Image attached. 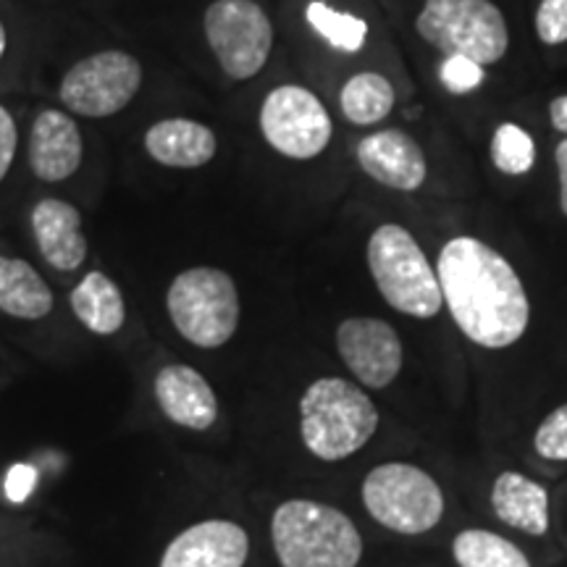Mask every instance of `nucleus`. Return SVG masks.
I'll list each match as a JSON object with an SVG mask.
<instances>
[{
  "label": "nucleus",
  "mask_w": 567,
  "mask_h": 567,
  "mask_svg": "<svg viewBox=\"0 0 567 567\" xmlns=\"http://www.w3.org/2000/svg\"><path fill=\"white\" fill-rule=\"evenodd\" d=\"M71 310L92 334L101 337L116 334L126 318L122 289L101 271H92L76 284V289L71 292Z\"/></svg>",
  "instance_id": "20"
},
{
  "label": "nucleus",
  "mask_w": 567,
  "mask_h": 567,
  "mask_svg": "<svg viewBox=\"0 0 567 567\" xmlns=\"http://www.w3.org/2000/svg\"><path fill=\"white\" fill-rule=\"evenodd\" d=\"M492 161L502 174H528L536 161L534 137H530L523 126H517L513 122L499 124L492 137Z\"/></svg>",
  "instance_id": "24"
},
{
  "label": "nucleus",
  "mask_w": 567,
  "mask_h": 567,
  "mask_svg": "<svg viewBox=\"0 0 567 567\" xmlns=\"http://www.w3.org/2000/svg\"><path fill=\"white\" fill-rule=\"evenodd\" d=\"M34 484H38V471L32 465L17 463L9 471V476H6V499L13 502V505H21L32 494Z\"/></svg>",
  "instance_id": "28"
},
{
  "label": "nucleus",
  "mask_w": 567,
  "mask_h": 567,
  "mask_svg": "<svg viewBox=\"0 0 567 567\" xmlns=\"http://www.w3.org/2000/svg\"><path fill=\"white\" fill-rule=\"evenodd\" d=\"M549 118H551V126H555L557 132L567 134V95H559L551 101Z\"/></svg>",
  "instance_id": "31"
},
{
  "label": "nucleus",
  "mask_w": 567,
  "mask_h": 567,
  "mask_svg": "<svg viewBox=\"0 0 567 567\" xmlns=\"http://www.w3.org/2000/svg\"><path fill=\"white\" fill-rule=\"evenodd\" d=\"M492 507L509 528L544 536L549 530V494L547 488L520 473H502L494 481Z\"/></svg>",
  "instance_id": "18"
},
{
  "label": "nucleus",
  "mask_w": 567,
  "mask_h": 567,
  "mask_svg": "<svg viewBox=\"0 0 567 567\" xmlns=\"http://www.w3.org/2000/svg\"><path fill=\"white\" fill-rule=\"evenodd\" d=\"M358 163L371 179L402 193H413L429 174L421 145L400 130L368 134L358 145Z\"/></svg>",
  "instance_id": "13"
},
{
  "label": "nucleus",
  "mask_w": 567,
  "mask_h": 567,
  "mask_svg": "<svg viewBox=\"0 0 567 567\" xmlns=\"http://www.w3.org/2000/svg\"><path fill=\"white\" fill-rule=\"evenodd\" d=\"M142 84V66L124 51H103L76 61L61 82V103L71 113L105 118L124 111Z\"/></svg>",
  "instance_id": "9"
},
{
  "label": "nucleus",
  "mask_w": 567,
  "mask_h": 567,
  "mask_svg": "<svg viewBox=\"0 0 567 567\" xmlns=\"http://www.w3.org/2000/svg\"><path fill=\"white\" fill-rule=\"evenodd\" d=\"M452 551L460 567H530L528 557L513 542L481 528L457 534Z\"/></svg>",
  "instance_id": "22"
},
{
  "label": "nucleus",
  "mask_w": 567,
  "mask_h": 567,
  "mask_svg": "<svg viewBox=\"0 0 567 567\" xmlns=\"http://www.w3.org/2000/svg\"><path fill=\"white\" fill-rule=\"evenodd\" d=\"M17 124H13V116L0 105V182L9 174L13 155H17Z\"/></svg>",
  "instance_id": "29"
},
{
  "label": "nucleus",
  "mask_w": 567,
  "mask_h": 567,
  "mask_svg": "<svg viewBox=\"0 0 567 567\" xmlns=\"http://www.w3.org/2000/svg\"><path fill=\"white\" fill-rule=\"evenodd\" d=\"M260 132L276 153L310 161L329 147L331 118L313 92L300 84H281L264 101Z\"/></svg>",
  "instance_id": "10"
},
{
  "label": "nucleus",
  "mask_w": 567,
  "mask_h": 567,
  "mask_svg": "<svg viewBox=\"0 0 567 567\" xmlns=\"http://www.w3.org/2000/svg\"><path fill=\"white\" fill-rule=\"evenodd\" d=\"M166 305L176 331L203 350L226 344L239 326L237 284L221 268L182 271L168 287Z\"/></svg>",
  "instance_id": "5"
},
{
  "label": "nucleus",
  "mask_w": 567,
  "mask_h": 567,
  "mask_svg": "<svg viewBox=\"0 0 567 567\" xmlns=\"http://www.w3.org/2000/svg\"><path fill=\"white\" fill-rule=\"evenodd\" d=\"M32 231L42 258L59 271H76L87 258V239L82 216L74 205L59 197H45L32 210Z\"/></svg>",
  "instance_id": "15"
},
{
  "label": "nucleus",
  "mask_w": 567,
  "mask_h": 567,
  "mask_svg": "<svg viewBox=\"0 0 567 567\" xmlns=\"http://www.w3.org/2000/svg\"><path fill=\"white\" fill-rule=\"evenodd\" d=\"M534 446L544 460H567V405L544 417L536 431Z\"/></svg>",
  "instance_id": "26"
},
{
  "label": "nucleus",
  "mask_w": 567,
  "mask_h": 567,
  "mask_svg": "<svg viewBox=\"0 0 567 567\" xmlns=\"http://www.w3.org/2000/svg\"><path fill=\"white\" fill-rule=\"evenodd\" d=\"M557 172H559V205H563V213L567 216V140L557 145Z\"/></svg>",
  "instance_id": "30"
},
{
  "label": "nucleus",
  "mask_w": 567,
  "mask_h": 567,
  "mask_svg": "<svg viewBox=\"0 0 567 567\" xmlns=\"http://www.w3.org/2000/svg\"><path fill=\"white\" fill-rule=\"evenodd\" d=\"M439 284L457 329L486 350H505L526 334L530 302L505 255L476 237L450 239L439 252Z\"/></svg>",
  "instance_id": "1"
},
{
  "label": "nucleus",
  "mask_w": 567,
  "mask_h": 567,
  "mask_svg": "<svg viewBox=\"0 0 567 567\" xmlns=\"http://www.w3.org/2000/svg\"><path fill=\"white\" fill-rule=\"evenodd\" d=\"M216 134L193 118H163L145 134V151L168 168H200L216 155Z\"/></svg>",
  "instance_id": "17"
},
{
  "label": "nucleus",
  "mask_w": 567,
  "mask_h": 567,
  "mask_svg": "<svg viewBox=\"0 0 567 567\" xmlns=\"http://www.w3.org/2000/svg\"><path fill=\"white\" fill-rule=\"evenodd\" d=\"M538 40L547 45L567 42V0H542L536 11Z\"/></svg>",
  "instance_id": "27"
},
{
  "label": "nucleus",
  "mask_w": 567,
  "mask_h": 567,
  "mask_svg": "<svg viewBox=\"0 0 567 567\" xmlns=\"http://www.w3.org/2000/svg\"><path fill=\"white\" fill-rule=\"evenodd\" d=\"M337 350L360 384L384 389L402 371L400 334L381 318H347L337 329Z\"/></svg>",
  "instance_id": "11"
},
{
  "label": "nucleus",
  "mask_w": 567,
  "mask_h": 567,
  "mask_svg": "<svg viewBox=\"0 0 567 567\" xmlns=\"http://www.w3.org/2000/svg\"><path fill=\"white\" fill-rule=\"evenodd\" d=\"M302 442L326 463L354 455L379 429L371 396L344 379H318L300 400Z\"/></svg>",
  "instance_id": "3"
},
{
  "label": "nucleus",
  "mask_w": 567,
  "mask_h": 567,
  "mask_svg": "<svg viewBox=\"0 0 567 567\" xmlns=\"http://www.w3.org/2000/svg\"><path fill=\"white\" fill-rule=\"evenodd\" d=\"M82 134L69 113L48 109L32 124L30 166L42 182H63L82 163Z\"/></svg>",
  "instance_id": "14"
},
{
  "label": "nucleus",
  "mask_w": 567,
  "mask_h": 567,
  "mask_svg": "<svg viewBox=\"0 0 567 567\" xmlns=\"http://www.w3.org/2000/svg\"><path fill=\"white\" fill-rule=\"evenodd\" d=\"M439 76H442V84L452 95H467V92L478 90L486 80L484 66L471 59H463V55H446L442 69H439Z\"/></svg>",
  "instance_id": "25"
},
{
  "label": "nucleus",
  "mask_w": 567,
  "mask_h": 567,
  "mask_svg": "<svg viewBox=\"0 0 567 567\" xmlns=\"http://www.w3.org/2000/svg\"><path fill=\"white\" fill-rule=\"evenodd\" d=\"M415 30L444 55H463L486 66L505 59L509 32L492 0H425Z\"/></svg>",
  "instance_id": "6"
},
{
  "label": "nucleus",
  "mask_w": 567,
  "mask_h": 567,
  "mask_svg": "<svg viewBox=\"0 0 567 567\" xmlns=\"http://www.w3.org/2000/svg\"><path fill=\"white\" fill-rule=\"evenodd\" d=\"M363 505L375 523L405 536L425 534L442 520L444 494L429 473L408 463L373 467L363 481Z\"/></svg>",
  "instance_id": "7"
},
{
  "label": "nucleus",
  "mask_w": 567,
  "mask_h": 567,
  "mask_svg": "<svg viewBox=\"0 0 567 567\" xmlns=\"http://www.w3.org/2000/svg\"><path fill=\"white\" fill-rule=\"evenodd\" d=\"M271 538L281 567H358L363 536L342 509L292 499L274 513Z\"/></svg>",
  "instance_id": "2"
},
{
  "label": "nucleus",
  "mask_w": 567,
  "mask_h": 567,
  "mask_svg": "<svg viewBox=\"0 0 567 567\" xmlns=\"http://www.w3.org/2000/svg\"><path fill=\"white\" fill-rule=\"evenodd\" d=\"M308 24L321 34V38L334 45L337 51L344 53H358L365 48L368 38V24L354 13L334 11L331 6L321 3V0H313L308 6Z\"/></svg>",
  "instance_id": "23"
},
{
  "label": "nucleus",
  "mask_w": 567,
  "mask_h": 567,
  "mask_svg": "<svg viewBox=\"0 0 567 567\" xmlns=\"http://www.w3.org/2000/svg\"><path fill=\"white\" fill-rule=\"evenodd\" d=\"M368 268L394 310L410 318H434L444 295L439 274L405 226L384 224L368 239Z\"/></svg>",
  "instance_id": "4"
},
{
  "label": "nucleus",
  "mask_w": 567,
  "mask_h": 567,
  "mask_svg": "<svg viewBox=\"0 0 567 567\" xmlns=\"http://www.w3.org/2000/svg\"><path fill=\"white\" fill-rule=\"evenodd\" d=\"M205 38L231 80H252L274 48V27L255 0H216L205 11Z\"/></svg>",
  "instance_id": "8"
},
{
  "label": "nucleus",
  "mask_w": 567,
  "mask_h": 567,
  "mask_svg": "<svg viewBox=\"0 0 567 567\" xmlns=\"http://www.w3.org/2000/svg\"><path fill=\"white\" fill-rule=\"evenodd\" d=\"M339 109L350 124L371 126L384 122L394 109V87L386 76L375 71H363L354 74L342 87L339 95Z\"/></svg>",
  "instance_id": "21"
},
{
  "label": "nucleus",
  "mask_w": 567,
  "mask_h": 567,
  "mask_svg": "<svg viewBox=\"0 0 567 567\" xmlns=\"http://www.w3.org/2000/svg\"><path fill=\"white\" fill-rule=\"evenodd\" d=\"M53 308V292L45 279L19 258H0V310L6 316L38 321Z\"/></svg>",
  "instance_id": "19"
},
{
  "label": "nucleus",
  "mask_w": 567,
  "mask_h": 567,
  "mask_svg": "<svg viewBox=\"0 0 567 567\" xmlns=\"http://www.w3.org/2000/svg\"><path fill=\"white\" fill-rule=\"evenodd\" d=\"M247 534L231 520H205L187 528L163 551L161 567H243Z\"/></svg>",
  "instance_id": "12"
},
{
  "label": "nucleus",
  "mask_w": 567,
  "mask_h": 567,
  "mask_svg": "<svg viewBox=\"0 0 567 567\" xmlns=\"http://www.w3.org/2000/svg\"><path fill=\"white\" fill-rule=\"evenodd\" d=\"M3 53H6V27L3 21H0V59H3Z\"/></svg>",
  "instance_id": "32"
},
{
  "label": "nucleus",
  "mask_w": 567,
  "mask_h": 567,
  "mask_svg": "<svg viewBox=\"0 0 567 567\" xmlns=\"http://www.w3.org/2000/svg\"><path fill=\"white\" fill-rule=\"evenodd\" d=\"M155 400L168 421L205 431L218 415V400L208 381L189 365H166L155 379Z\"/></svg>",
  "instance_id": "16"
}]
</instances>
